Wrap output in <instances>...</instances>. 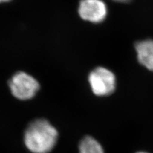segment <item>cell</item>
<instances>
[{"label": "cell", "instance_id": "cell-1", "mask_svg": "<svg viewBox=\"0 0 153 153\" xmlns=\"http://www.w3.org/2000/svg\"><path fill=\"white\" fill-rule=\"evenodd\" d=\"M58 133L56 129L45 119H38L27 126L24 142L33 153H49L57 142Z\"/></svg>", "mask_w": 153, "mask_h": 153}, {"label": "cell", "instance_id": "cell-2", "mask_svg": "<svg viewBox=\"0 0 153 153\" xmlns=\"http://www.w3.org/2000/svg\"><path fill=\"white\" fill-rule=\"evenodd\" d=\"M8 85L12 95L20 100L31 99L40 89L38 81L24 71H18L14 74L9 80Z\"/></svg>", "mask_w": 153, "mask_h": 153}, {"label": "cell", "instance_id": "cell-3", "mask_svg": "<svg viewBox=\"0 0 153 153\" xmlns=\"http://www.w3.org/2000/svg\"><path fill=\"white\" fill-rule=\"evenodd\" d=\"M88 80L93 93L99 97L112 94L116 87V79L114 73L102 66L91 71Z\"/></svg>", "mask_w": 153, "mask_h": 153}, {"label": "cell", "instance_id": "cell-4", "mask_svg": "<svg viewBox=\"0 0 153 153\" xmlns=\"http://www.w3.org/2000/svg\"><path fill=\"white\" fill-rule=\"evenodd\" d=\"M78 12L83 20L100 23L106 19L108 10L102 0H80Z\"/></svg>", "mask_w": 153, "mask_h": 153}, {"label": "cell", "instance_id": "cell-5", "mask_svg": "<svg viewBox=\"0 0 153 153\" xmlns=\"http://www.w3.org/2000/svg\"><path fill=\"white\" fill-rule=\"evenodd\" d=\"M135 48L138 62L147 69L153 71V40L138 42Z\"/></svg>", "mask_w": 153, "mask_h": 153}, {"label": "cell", "instance_id": "cell-6", "mask_svg": "<svg viewBox=\"0 0 153 153\" xmlns=\"http://www.w3.org/2000/svg\"><path fill=\"white\" fill-rule=\"evenodd\" d=\"M79 153H104L100 143L91 137L87 136L79 144Z\"/></svg>", "mask_w": 153, "mask_h": 153}, {"label": "cell", "instance_id": "cell-7", "mask_svg": "<svg viewBox=\"0 0 153 153\" xmlns=\"http://www.w3.org/2000/svg\"><path fill=\"white\" fill-rule=\"evenodd\" d=\"M10 1V0H0V3L7 2V1Z\"/></svg>", "mask_w": 153, "mask_h": 153}, {"label": "cell", "instance_id": "cell-8", "mask_svg": "<svg viewBox=\"0 0 153 153\" xmlns=\"http://www.w3.org/2000/svg\"><path fill=\"white\" fill-rule=\"evenodd\" d=\"M137 153H147V152H137Z\"/></svg>", "mask_w": 153, "mask_h": 153}]
</instances>
